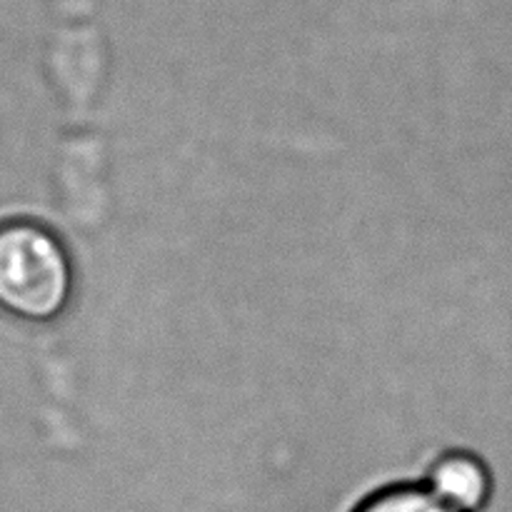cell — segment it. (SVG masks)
Instances as JSON below:
<instances>
[{"instance_id": "cell-3", "label": "cell", "mask_w": 512, "mask_h": 512, "mask_svg": "<svg viewBox=\"0 0 512 512\" xmlns=\"http://www.w3.org/2000/svg\"><path fill=\"white\" fill-rule=\"evenodd\" d=\"M355 512H460L440 500L428 485H398L365 500Z\"/></svg>"}, {"instance_id": "cell-1", "label": "cell", "mask_w": 512, "mask_h": 512, "mask_svg": "<svg viewBox=\"0 0 512 512\" xmlns=\"http://www.w3.org/2000/svg\"><path fill=\"white\" fill-rule=\"evenodd\" d=\"M73 270L55 235L35 223L0 225V308L48 323L68 308Z\"/></svg>"}, {"instance_id": "cell-2", "label": "cell", "mask_w": 512, "mask_h": 512, "mask_svg": "<svg viewBox=\"0 0 512 512\" xmlns=\"http://www.w3.org/2000/svg\"><path fill=\"white\" fill-rule=\"evenodd\" d=\"M428 488L460 512H480L490 505L495 493V475L478 455L448 453L430 468Z\"/></svg>"}]
</instances>
